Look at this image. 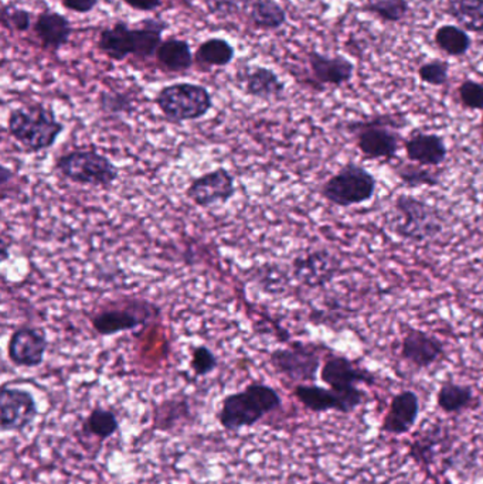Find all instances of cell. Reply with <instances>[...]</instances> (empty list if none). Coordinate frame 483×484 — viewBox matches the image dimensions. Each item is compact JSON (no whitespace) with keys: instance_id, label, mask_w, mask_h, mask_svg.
<instances>
[{"instance_id":"cell-1","label":"cell","mask_w":483,"mask_h":484,"mask_svg":"<svg viewBox=\"0 0 483 484\" xmlns=\"http://www.w3.org/2000/svg\"><path fill=\"white\" fill-rule=\"evenodd\" d=\"M281 407L283 398L277 389L264 383H252L242 391L224 396L217 419L224 430L239 432L255 427Z\"/></svg>"},{"instance_id":"cell-2","label":"cell","mask_w":483,"mask_h":484,"mask_svg":"<svg viewBox=\"0 0 483 484\" xmlns=\"http://www.w3.org/2000/svg\"><path fill=\"white\" fill-rule=\"evenodd\" d=\"M66 127L57 119L53 108L29 104L12 109L7 118V132L26 152L38 153L50 149Z\"/></svg>"},{"instance_id":"cell-3","label":"cell","mask_w":483,"mask_h":484,"mask_svg":"<svg viewBox=\"0 0 483 484\" xmlns=\"http://www.w3.org/2000/svg\"><path fill=\"white\" fill-rule=\"evenodd\" d=\"M408 120L404 115L378 114L365 119L352 120L346 125L347 132L354 135L356 146L365 160H397L401 135Z\"/></svg>"},{"instance_id":"cell-4","label":"cell","mask_w":483,"mask_h":484,"mask_svg":"<svg viewBox=\"0 0 483 484\" xmlns=\"http://www.w3.org/2000/svg\"><path fill=\"white\" fill-rule=\"evenodd\" d=\"M446 220L437 207L411 194H398L395 200V215L391 232L404 241L423 244L442 234Z\"/></svg>"},{"instance_id":"cell-5","label":"cell","mask_w":483,"mask_h":484,"mask_svg":"<svg viewBox=\"0 0 483 484\" xmlns=\"http://www.w3.org/2000/svg\"><path fill=\"white\" fill-rule=\"evenodd\" d=\"M160 316V307L148 299L121 298L111 301L93 314V329L102 337L148 326Z\"/></svg>"},{"instance_id":"cell-6","label":"cell","mask_w":483,"mask_h":484,"mask_svg":"<svg viewBox=\"0 0 483 484\" xmlns=\"http://www.w3.org/2000/svg\"><path fill=\"white\" fill-rule=\"evenodd\" d=\"M55 169L68 181L80 186L108 189L119 179L111 159L96 149H74L58 156Z\"/></svg>"},{"instance_id":"cell-7","label":"cell","mask_w":483,"mask_h":484,"mask_svg":"<svg viewBox=\"0 0 483 484\" xmlns=\"http://www.w3.org/2000/svg\"><path fill=\"white\" fill-rule=\"evenodd\" d=\"M377 191V179L365 166L354 160L332 174L321 187V194L326 201L342 209L369 203Z\"/></svg>"},{"instance_id":"cell-8","label":"cell","mask_w":483,"mask_h":484,"mask_svg":"<svg viewBox=\"0 0 483 484\" xmlns=\"http://www.w3.org/2000/svg\"><path fill=\"white\" fill-rule=\"evenodd\" d=\"M163 117L175 124L199 120L213 109L211 91L200 84L176 83L163 87L155 97Z\"/></svg>"},{"instance_id":"cell-9","label":"cell","mask_w":483,"mask_h":484,"mask_svg":"<svg viewBox=\"0 0 483 484\" xmlns=\"http://www.w3.org/2000/svg\"><path fill=\"white\" fill-rule=\"evenodd\" d=\"M322 345L293 342L270 355L273 370L296 384H313L322 368Z\"/></svg>"},{"instance_id":"cell-10","label":"cell","mask_w":483,"mask_h":484,"mask_svg":"<svg viewBox=\"0 0 483 484\" xmlns=\"http://www.w3.org/2000/svg\"><path fill=\"white\" fill-rule=\"evenodd\" d=\"M40 415L37 401L29 389L5 384L0 389V429L23 432L35 424Z\"/></svg>"},{"instance_id":"cell-11","label":"cell","mask_w":483,"mask_h":484,"mask_svg":"<svg viewBox=\"0 0 483 484\" xmlns=\"http://www.w3.org/2000/svg\"><path fill=\"white\" fill-rule=\"evenodd\" d=\"M293 396L303 404V408L316 414L329 411L350 414L359 408L365 399V393L360 388L352 393L342 394L316 384H298L293 388Z\"/></svg>"},{"instance_id":"cell-12","label":"cell","mask_w":483,"mask_h":484,"mask_svg":"<svg viewBox=\"0 0 483 484\" xmlns=\"http://www.w3.org/2000/svg\"><path fill=\"white\" fill-rule=\"evenodd\" d=\"M236 180L227 169L219 168L207 171L189 184L186 197L194 206L211 209L223 206L236 196Z\"/></svg>"},{"instance_id":"cell-13","label":"cell","mask_w":483,"mask_h":484,"mask_svg":"<svg viewBox=\"0 0 483 484\" xmlns=\"http://www.w3.org/2000/svg\"><path fill=\"white\" fill-rule=\"evenodd\" d=\"M322 383L337 393H352L359 388V384L375 386L377 376L370 370H365L356 361L346 355H328L321 368Z\"/></svg>"},{"instance_id":"cell-14","label":"cell","mask_w":483,"mask_h":484,"mask_svg":"<svg viewBox=\"0 0 483 484\" xmlns=\"http://www.w3.org/2000/svg\"><path fill=\"white\" fill-rule=\"evenodd\" d=\"M48 339L45 330L20 326L12 333L7 345V357L16 367L37 368L45 363Z\"/></svg>"},{"instance_id":"cell-15","label":"cell","mask_w":483,"mask_h":484,"mask_svg":"<svg viewBox=\"0 0 483 484\" xmlns=\"http://www.w3.org/2000/svg\"><path fill=\"white\" fill-rule=\"evenodd\" d=\"M293 276L308 288H321L334 281L341 269V263L334 253L316 250L299 255L293 263Z\"/></svg>"},{"instance_id":"cell-16","label":"cell","mask_w":483,"mask_h":484,"mask_svg":"<svg viewBox=\"0 0 483 484\" xmlns=\"http://www.w3.org/2000/svg\"><path fill=\"white\" fill-rule=\"evenodd\" d=\"M401 358L418 370L437 365L446 355V345L437 337L420 329L406 333L401 342Z\"/></svg>"},{"instance_id":"cell-17","label":"cell","mask_w":483,"mask_h":484,"mask_svg":"<svg viewBox=\"0 0 483 484\" xmlns=\"http://www.w3.org/2000/svg\"><path fill=\"white\" fill-rule=\"evenodd\" d=\"M403 145L408 161L426 168H437L448 158V146L438 133L414 129L404 139Z\"/></svg>"},{"instance_id":"cell-18","label":"cell","mask_w":483,"mask_h":484,"mask_svg":"<svg viewBox=\"0 0 483 484\" xmlns=\"http://www.w3.org/2000/svg\"><path fill=\"white\" fill-rule=\"evenodd\" d=\"M308 61L312 77L321 88L326 86L337 88V87L350 83L355 77L356 67L342 54L328 56V54L312 50L309 51Z\"/></svg>"},{"instance_id":"cell-19","label":"cell","mask_w":483,"mask_h":484,"mask_svg":"<svg viewBox=\"0 0 483 484\" xmlns=\"http://www.w3.org/2000/svg\"><path fill=\"white\" fill-rule=\"evenodd\" d=\"M420 415V398L411 389L396 394L382 422V432L401 437L413 429Z\"/></svg>"},{"instance_id":"cell-20","label":"cell","mask_w":483,"mask_h":484,"mask_svg":"<svg viewBox=\"0 0 483 484\" xmlns=\"http://www.w3.org/2000/svg\"><path fill=\"white\" fill-rule=\"evenodd\" d=\"M193 407L185 394H176L156 404L152 412L153 429L173 432L193 422Z\"/></svg>"},{"instance_id":"cell-21","label":"cell","mask_w":483,"mask_h":484,"mask_svg":"<svg viewBox=\"0 0 483 484\" xmlns=\"http://www.w3.org/2000/svg\"><path fill=\"white\" fill-rule=\"evenodd\" d=\"M35 33L46 48L58 51L70 43L73 27L70 20L61 13L45 10L36 19Z\"/></svg>"},{"instance_id":"cell-22","label":"cell","mask_w":483,"mask_h":484,"mask_svg":"<svg viewBox=\"0 0 483 484\" xmlns=\"http://www.w3.org/2000/svg\"><path fill=\"white\" fill-rule=\"evenodd\" d=\"M285 88V83L280 76L268 67H252L244 77L245 94L261 101H277L283 98Z\"/></svg>"},{"instance_id":"cell-23","label":"cell","mask_w":483,"mask_h":484,"mask_svg":"<svg viewBox=\"0 0 483 484\" xmlns=\"http://www.w3.org/2000/svg\"><path fill=\"white\" fill-rule=\"evenodd\" d=\"M97 46H98V50L111 60L124 61L125 58L134 54L132 27L119 20L111 27L101 30Z\"/></svg>"},{"instance_id":"cell-24","label":"cell","mask_w":483,"mask_h":484,"mask_svg":"<svg viewBox=\"0 0 483 484\" xmlns=\"http://www.w3.org/2000/svg\"><path fill=\"white\" fill-rule=\"evenodd\" d=\"M448 439L449 432L447 427L438 424L433 425V427H426L420 437L416 438L410 443L408 455L418 465L431 466L436 462L438 450L444 443L448 442Z\"/></svg>"},{"instance_id":"cell-25","label":"cell","mask_w":483,"mask_h":484,"mask_svg":"<svg viewBox=\"0 0 483 484\" xmlns=\"http://www.w3.org/2000/svg\"><path fill=\"white\" fill-rule=\"evenodd\" d=\"M169 29L168 23L162 19H143L138 27H132L134 35V57L147 60L158 53L162 45V35Z\"/></svg>"},{"instance_id":"cell-26","label":"cell","mask_w":483,"mask_h":484,"mask_svg":"<svg viewBox=\"0 0 483 484\" xmlns=\"http://www.w3.org/2000/svg\"><path fill=\"white\" fill-rule=\"evenodd\" d=\"M155 57L163 70L169 73H185L193 66L190 45L180 38L169 37L163 40Z\"/></svg>"},{"instance_id":"cell-27","label":"cell","mask_w":483,"mask_h":484,"mask_svg":"<svg viewBox=\"0 0 483 484\" xmlns=\"http://www.w3.org/2000/svg\"><path fill=\"white\" fill-rule=\"evenodd\" d=\"M446 13L467 32L483 35V0H447Z\"/></svg>"},{"instance_id":"cell-28","label":"cell","mask_w":483,"mask_h":484,"mask_svg":"<svg viewBox=\"0 0 483 484\" xmlns=\"http://www.w3.org/2000/svg\"><path fill=\"white\" fill-rule=\"evenodd\" d=\"M477 401L474 389L469 386L447 381L439 386L437 394V406L446 414H461L471 408L472 404Z\"/></svg>"},{"instance_id":"cell-29","label":"cell","mask_w":483,"mask_h":484,"mask_svg":"<svg viewBox=\"0 0 483 484\" xmlns=\"http://www.w3.org/2000/svg\"><path fill=\"white\" fill-rule=\"evenodd\" d=\"M248 17L257 29L277 32L288 22L286 10L277 0H254L248 10Z\"/></svg>"},{"instance_id":"cell-30","label":"cell","mask_w":483,"mask_h":484,"mask_svg":"<svg viewBox=\"0 0 483 484\" xmlns=\"http://www.w3.org/2000/svg\"><path fill=\"white\" fill-rule=\"evenodd\" d=\"M236 57V48L226 38H207L199 46L194 60L199 66L211 68V67H227Z\"/></svg>"},{"instance_id":"cell-31","label":"cell","mask_w":483,"mask_h":484,"mask_svg":"<svg viewBox=\"0 0 483 484\" xmlns=\"http://www.w3.org/2000/svg\"><path fill=\"white\" fill-rule=\"evenodd\" d=\"M437 47L449 57H462L471 50L472 38L458 25H444L434 35Z\"/></svg>"},{"instance_id":"cell-32","label":"cell","mask_w":483,"mask_h":484,"mask_svg":"<svg viewBox=\"0 0 483 484\" xmlns=\"http://www.w3.org/2000/svg\"><path fill=\"white\" fill-rule=\"evenodd\" d=\"M396 178L403 186L408 189H420V187H438L441 184L439 174L426 166L416 165L413 161H398L391 166Z\"/></svg>"},{"instance_id":"cell-33","label":"cell","mask_w":483,"mask_h":484,"mask_svg":"<svg viewBox=\"0 0 483 484\" xmlns=\"http://www.w3.org/2000/svg\"><path fill=\"white\" fill-rule=\"evenodd\" d=\"M83 430L89 437L97 438V439L104 442L118 432V415L115 414L112 409L96 407L84 419Z\"/></svg>"},{"instance_id":"cell-34","label":"cell","mask_w":483,"mask_h":484,"mask_svg":"<svg viewBox=\"0 0 483 484\" xmlns=\"http://www.w3.org/2000/svg\"><path fill=\"white\" fill-rule=\"evenodd\" d=\"M360 10L385 23L403 22L410 13L408 0H365Z\"/></svg>"},{"instance_id":"cell-35","label":"cell","mask_w":483,"mask_h":484,"mask_svg":"<svg viewBox=\"0 0 483 484\" xmlns=\"http://www.w3.org/2000/svg\"><path fill=\"white\" fill-rule=\"evenodd\" d=\"M98 102L101 111L108 115H130L135 111L134 101L124 92L102 91Z\"/></svg>"},{"instance_id":"cell-36","label":"cell","mask_w":483,"mask_h":484,"mask_svg":"<svg viewBox=\"0 0 483 484\" xmlns=\"http://www.w3.org/2000/svg\"><path fill=\"white\" fill-rule=\"evenodd\" d=\"M0 23L4 29L26 33L32 27V15L23 7L5 5L0 10Z\"/></svg>"},{"instance_id":"cell-37","label":"cell","mask_w":483,"mask_h":484,"mask_svg":"<svg viewBox=\"0 0 483 484\" xmlns=\"http://www.w3.org/2000/svg\"><path fill=\"white\" fill-rule=\"evenodd\" d=\"M219 367L216 353L207 345H196L191 350L190 368L198 376H211Z\"/></svg>"},{"instance_id":"cell-38","label":"cell","mask_w":483,"mask_h":484,"mask_svg":"<svg viewBox=\"0 0 483 484\" xmlns=\"http://www.w3.org/2000/svg\"><path fill=\"white\" fill-rule=\"evenodd\" d=\"M418 77L424 84L431 87L447 86L449 79V64L438 58L426 61L418 68Z\"/></svg>"},{"instance_id":"cell-39","label":"cell","mask_w":483,"mask_h":484,"mask_svg":"<svg viewBox=\"0 0 483 484\" xmlns=\"http://www.w3.org/2000/svg\"><path fill=\"white\" fill-rule=\"evenodd\" d=\"M254 0H204L207 12L216 17L237 16L240 13L248 12Z\"/></svg>"},{"instance_id":"cell-40","label":"cell","mask_w":483,"mask_h":484,"mask_svg":"<svg viewBox=\"0 0 483 484\" xmlns=\"http://www.w3.org/2000/svg\"><path fill=\"white\" fill-rule=\"evenodd\" d=\"M459 101L469 111L483 112V84L468 78L458 87Z\"/></svg>"},{"instance_id":"cell-41","label":"cell","mask_w":483,"mask_h":484,"mask_svg":"<svg viewBox=\"0 0 483 484\" xmlns=\"http://www.w3.org/2000/svg\"><path fill=\"white\" fill-rule=\"evenodd\" d=\"M99 0H63V6L78 15H88L98 6Z\"/></svg>"},{"instance_id":"cell-42","label":"cell","mask_w":483,"mask_h":484,"mask_svg":"<svg viewBox=\"0 0 483 484\" xmlns=\"http://www.w3.org/2000/svg\"><path fill=\"white\" fill-rule=\"evenodd\" d=\"M124 4L138 12H153L162 6L163 0H124Z\"/></svg>"},{"instance_id":"cell-43","label":"cell","mask_w":483,"mask_h":484,"mask_svg":"<svg viewBox=\"0 0 483 484\" xmlns=\"http://www.w3.org/2000/svg\"><path fill=\"white\" fill-rule=\"evenodd\" d=\"M480 137H482V140H483V114H482V119H480Z\"/></svg>"},{"instance_id":"cell-44","label":"cell","mask_w":483,"mask_h":484,"mask_svg":"<svg viewBox=\"0 0 483 484\" xmlns=\"http://www.w3.org/2000/svg\"><path fill=\"white\" fill-rule=\"evenodd\" d=\"M482 445H483V437H482Z\"/></svg>"}]
</instances>
